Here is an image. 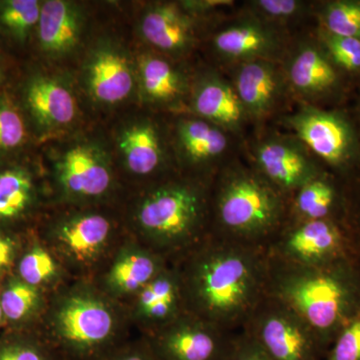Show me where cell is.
<instances>
[{
    "label": "cell",
    "mask_w": 360,
    "mask_h": 360,
    "mask_svg": "<svg viewBox=\"0 0 360 360\" xmlns=\"http://www.w3.org/2000/svg\"><path fill=\"white\" fill-rule=\"evenodd\" d=\"M127 312L143 336L160 330L186 312L179 272L174 265L168 264L130 300Z\"/></svg>",
    "instance_id": "13"
},
{
    "label": "cell",
    "mask_w": 360,
    "mask_h": 360,
    "mask_svg": "<svg viewBox=\"0 0 360 360\" xmlns=\"http://www.w3.org/2000/svg\"><path fill=\"white\" fill-rule=\"evenodd\" d=\"M82 27L84 18L77 4L65 0L44 1L37 25L40 49L51 58L65 56L77 46Z\"/></svg>",
    "instance_id": "19"
},
{
    "label": "cell",
    "mask_w": 360,
    "mask_h": 360,
    "mask_svg": "<svg viewBox=\"0 0 360 360\" xmlns=\"http://www.w3.org/2000/svg\"><path fill=\"white\" fill-rule=\"evenodd\" d=\"M96 360H158L146 338L124 341L115 349Z\"/></svg>",
    "instance_id": "38"
},
{
    "label": "cell",
    "mask_w": 360,
    "mask_h": 360,
    "mask_svg": "<svg viewBox=\"0 0 360 360\" xmlns=\"http://www.w3.org/2000/svg\"><path fill=\"white\" fill-rule=\"evenodd\" d=\"M326 32L338 37L360 39V2L336 1L323 13Z\"/></svg>",
    "instance_id": "33"
},
{
    "label": "cell",
    "mask_w": 360,
    "mask_h": 360,
    "mask_svg": "<svg viewBox=\"0 0 360 360\" xmlns=\"http://www.w3.org/2000/svg\"><path fill=\"white\" fill-rule=\"evenodd\" d=\"M37 187L34 177L22 165L0 169V225L22 221L37 205Z\"/></svg>",
    "instance_id": "23"
},
{
    "label": "cell",
    "mask_w": 360,
    "mask_h": 360,
    "mask_svg": "<svg viewBox=\"0 0 360 360\" xmlns=\"http://www.w3.org/2000/svg\"><path fill=\"white\" fill-rule=\"evenodd\" d=\"M288 206L255 169L229 168L210 195V233L267 248L288 222Z\"/></svg>",
    "instance_id": "5"
},
{
    "label": "cell",
    "mask_w": 360,
    "mask_h": 360,
    "mask_svg": "<svg viewBox=\"0 0 360 360\" xmlns=\"http://www.w3.org/2000/svg\"><path fill=\"white\" fill-rule=\"evenodd\" d=\"M16 276L25 283L49 292L63 285L65 267L44 243H32L18 257Z\"/></svg>",
    "instance_id": "29"
},
{
    "label": "cell",
    "mask_w": 360,
    "mask_h": 360,
    "mask_svg": "<svg viewBox=\"0 0 360 360\" xmlns=\"http://www.w3.org/2000/svg\"><path fill=\"white\" fill-rule=\"evenodd\" d=\"M193 108L201 120L224 131H238L248 117L234 87L215 73H207L196 82Z\"/></svg>",
    "instance_id": "17"
},
{
    "label": "cell",
    "mask_w": 360,
    "mask_h": 360,
    "mask_svg": "<svg viewBox=\"0 0 360 360\" xmlns=\"http://www.w3.org/2000/svg\"><path fill=\"white\" fill-rule=\"evenodd\" d=\"M56 180L63 200L75 203L103 200L115 184L108 158L90 143L77 144L59 158Z\"/></svg>",
    "instance_id": "10"
},
{
    "label": "cell",
    "mask_w": 360,
    "mask_h": 360,
    "mask_svg": "<svg viewBox=\"0 0 360 360\" xmlns=\"http://www.w3.org/2000/svg\"><path fill=\"white\" fill-rule=\"evenodd\" d=\"M347 236L350 257L360 265V212L340 220Z\"/></svg>",
    "instance_id": "40"
},
{
    "label": "cell",
    "mask_w": 360,
    "mask_h": 360,
    "mask_svg": "<svg viewBox=\"0 0 360 360\" xmlns=\"http://www.w3.org/2000/svg\"><path fill=\"white\" fill-rule=\"evenodd\" d=\"M340 193L326 175L300 187L288 200V224L314 220L338 219Z\"/></svg>",
    "instance_id": "24"
},
{
    "label": "cell",
    "mask_w": 360,
    "mask_h": 360,
    "mask_svg": "<svg viewBox=\"0 0 360 360\" xmlns=\"http://www.w3.org/2000/svg\"><path fill=\"white\" fill-rule=\"evenodd\" d=\"M23 103L35 127L44 132L70 127L77 117L75 97L58 78L34 75L23 87Z\"/></svg>",
    "instance_id": "15"
},
{
    "label": "cell",
    "mask_w": 360,
    "mask_h": 360,
    "mask_svg": "<svg viewBox=\"0 0 360 360\" xmlns=\"http://www.w3.org/2000/svg\"><path fill=\"white\" fill-rule=\"evenodd\" d=\"M267 255L266 295L307 324L326 356L360 314V265L347 257L323 266H302Z\"/></svg>",
    "instance_id": "2"
},
{
    "label": "cell",
    "mask_w": 360,
    "mask_h": 360,
    "mask_svg": "<svg viewBox=\"0 0 360 360\" xmlns=\"http://www.w3.org/2000/svg\"><path fill=\"white\" fill-rule=\"evenodd\" d=\"M267 252L283 262L311 267L352 257L347 236L338 219L285 225L267 246Z\"/></svg>",
    "instance_id": "8"
},
{
    "label": "cell",
    "mask_w": 360,
    "mask_h": 360,
    "mask_svg": "<svg viewBox=\"0 0 360 360\" xmlns=\"http://www.w3.org/2000/svg\"><path fill=\"white\" fill-rule=\"evenodd\" d=\"M250 4L257 13L274 20H290L304 8V4L296 0H258Z\"/></svg>",
    "instance_id": "37"
},
{
    "label": "cell",
    "mask_w": 360,
    "mask_h": 360,
    "mask_svg": "<svg viewBox=\"0 0 360 360\" xmlns=\"http://www.w3.org/2000/svg\"><path fill=\"white\" fill-rule=\"evenodd\" d=\"M233 333L186 311L143 338L158 360H224Z\"/></svg>",
    "instance_id": "9"
},
{
    "label": "cell",
    "mask_w": 360,
    "mask_h": 360,
    "mask_svg": "<svg viewBox=\"0 0 360 360\" xmlns=\"http://www.w3.org/2000/svg\"><path fill=\"white\" fill-rule=\"evenodd\" d=\"M213 47L222 58L241 63L255 59L270 60L279 49L274 30L257 21H243L220 30Z\"/></svg>",
    "instance_id": "21"
},
{
    "label": "cell",
    "mask_w": 360,
    "mask_h": 360,
    "mask_svg": "<svg viewBox=\"0 0 360 360\" xmlns=\"http://www.w3.org/2000/svg\"><path fill=\"white\" fill-rule=\"evenodd\" d=\"M4 321H4V312H2L1 304H0V326Z\"/></svg>",
    "instance_id": "43"
},
{
    "label": "cell",
    "mask_w": 360,
    "mask_h": 360,
    "mask_svg": "<svg viewBox=\"0 0 360 360\" xmlns=\"http://www.w3.org/2000/svg\"><path fill=\"white\" fill-rule=\"evenodd\" d=\"M288 123L298 139L329 165L340 167L349 158L352 130L340 116L302 106Z\"/></svg>",
    "instance_id": "14"
},
{
    "label": "cell",
    "mask_w": 360,
    "mask_h": 360,
    "mask_svg": "<svg viewBox=\"0 0 360 360\" xmlns=\"http://www.w3.org/2000/svg\"><path fill=\"white\" fill-rule=\"evenodd\" d=\"M321 39L333 60L347 70L360 68V39L338 37L328 32L321 33Z\"/></svg>",
    "instance_id": "34"
},
{
    "label": "cell",
    "mask_w": 360,
    "mask_h": 360,
    "mask_svg": "<svg viewBox=\"0 0 360 360\" xmlns=\"http://www.w3.org/2000/svg\"><path fill=\"white\" fill-rule=\"evenodd\" d=\"M177 139L186 160L206 165L219 160L227 149L224 130L205 120H184L177 127Z\"/></svg>",
    "instance_id": "27"
},
{
    "label": "cell",
    "mask_w": 360,
    "mask_h": 360,
    "mask_svg": "<svg viewBox=\"0 0 360 360\" xmlns=\"http://www.w3.org/2000/svg\"><path fill=\"white\" fill-rule=\"evenodd\" d=\"M241 331L274 360H323L319 341L307 324L288 305L265 295Z\"/></svg>",
    "instance_id": "7"
},
{
    "label": "cell",
    "mask_w": 360,
    "mask_h": 360,
    "mask_svg": "<svg viewBox=\"0 0 360 360\" xmlns=\"http://www.w3.org/2000/svg\"><path fill=\"white\" fill-rule=\"evenodd\" d=\"M27 141L22 113L11 97L0 94V163L20 153Z\"/></svg>",
    "instance_id": "31"
},
{
    "label": "cell",
    "mask_w": 360,
    "mask_h": 360,
    "mask_svg": "<svg viewBox=\"0 0 360 360\" xmlns=\"http://www.w3.org/2000/svg\"><path fill=\"white\" fill-rule=\"evenodd\" d=\"M255 172L288 200L300 187L322 175L297 142L270 137L258 144Z\"/></svg>",
    "instance_id": "12"
},
{
    "label": "cell",
    "mask_w": 360,
    "mask_h": 360,
    "mask_svg": "<svg viewBox=\"0 0 360 360\" xmlns=\"http://www.w3.org/2000/svg\"><path fill=\"white\" fill-rule=\"evenodd\" d=\"M41 6L37 0L0 1V32L22 44L39 25Z\"/></svg>",
    "instance_id": "30"
},
{
    "label": "cell",
    "mask_w": 360,
    "mask_h": 360,
    "mask_svg": "<svg viewBox=\"0 0 360 360\" xmlns=\"http://www.w3.org/2000/svg\"><path fill=\"white\" fill-rule=\"evenodd\" d=\"M0 360H63L40 335L14 333L0 338Z\"/></svg>",
    "instance_id": "32"
},
{
    "label": "cell",
    "mask_w": 360,
    "mask_h": 360,
    "mask_svg": "<svg viewBox=\"0 0 360 360\" xmlns=\"http://www.w3.org/2000/svg\"><path fill=\"white\" fill-rule=\"evenodd\" d=\"M233 87L248 117L257 120L269 115L278 101L281 75L267 59L245 61L236 71Z\"/></svg>",
    "instance_id": "18"
},
{
    "label": "cell",
    "mask_w": 360,
    "mask_h": 360,
    "mask_svg": "<svg viewBox=\"0 0 360 360\" xmlns=\"http://www.w3.org/2000/svg\"><path fill=\"white\" fill-rule=\"evenodd\" d=\"M288 77L297 94L309 97L330 89L335 84L338 75L319 49L304 44L291 58Z\"/></svg>",
    "instance_id": "25"
},
{
    "label": "cell",
    "mask_w": 360,
    "mask_h": 360,
    "mask_svg": "<svg viewBox=\"0 0 360 360\" xmlns=\"http://www.w3.org/2000/svg\"><path fill=\"white\" fill-rule=\"evenodd\" d=\"M169 262L135 239L120 243L94 283L115 302H130Z\"/></svg>",
    "instance_id": "11"
},
{
    "label": "cell",
    "mask_w": 360,
    "mask_h": 360,
    "mask_svg": "<svg viewBox=\"0 0 360 360\" xmlns=\"http://www.w3.org/2000/svg\"><path fill=\"white\" fill-rule=\"evenodd\" d=\"M40 333L63 360H96L127 341L129 312L89 279L52 292Z\"/></svg>",
    "instance_id": "3"
},
{
    "label": "cell",
    "mask_w": 360,
    "mask_h": 360,
    "mask_svg": "<svg viewBox=\"0 0 360 360\" xmlns=\"http://www.w3.org/2000/svg\"><path fill=\"white\" fill-rule=\"evenodd\" d=\"M323 360H360V314L336 338Z\"/></svg>",
    "instance_id": "35"
},
{
    "label": "cell",
    "mask_w": 360,
    "mask_h": 360,
    "mask_svg": "<svg viewBox=\"0 0 360 360\" xmlns=\"http://www.w3.org/2000/svg\"><path fill=\"white\" fill-rule=\"evenodd\" d=\"M188 314L236 333L266 295L267 248L208 234L172 262Z\"/></svg>",
    "instance_id": "1"
},
{
    "label": "cell",
    "mask_w": 360,
    "mask_h": 360,
    "mask_svg": "<svg viewBox=\"0 0 360 360\" xmlns=\"http://www.w3.org/2000/svg\"><path fill=\"white\" fill-rule=\"evenodd\" d=\"M20 253L18 239L6 231L0 229V281L8 276L15 267Z\"/></svg>",
    "instance_id": "39"
},
{
    "label": "cell",
    "mask_w": 360,
    "mask_h": 360,
    "mask_svg": "<svg viewBox=\"0 0 360 360\" xmlns=\"http://www.w3.org/2000/svg\"><path fill=\"white\" fill-rule=\"evenodd\" d=\"M46 295L20 277H9L0 291L4 321L13 326H23L42 317L49 302Z\"/></svg>",
    "instance_id": "28"
},
{
    "label": "cell",
    "mask_w": 360,
    "mask_h": 360,
    "mask_svg": "<svg viewBox=\"0 0 360 360\" xmlns=\"http://www.w3.org/2000/svg\"><path fill=\"white\" fill-rule=\"evenodd\" d=\"M118 146L125 167L131 174L148 176L162 165V146L153 123L139 122L125 127L118 139Z\"/></svg>",
    "instance_id": "22"
},
{
    "label": "cell",
    "mask_w": 360,
    "mask_h": 360,
    "mask_svg": "<svg viewBox=\"0 0 360 360\" xmlns=\"http://www.w3.org/2000/svg\"><path fill=\"white\" fill-rule=\"evenodd\" d=\"M134 239L169 264L210 234V195L193 180H172L148 189L132 212Z\"/></svg>",
    "instance_id": "4"
},
{
    "label": "cell",
    "mask_w": 360,
    "mask_h": 360,
    "mask_svg": "<svg viewBox=\"0 0 360 360\" xmlns=\"http://www.w3.org/2000/svg\"><path fill=\"white\" fill-rule=\"evenodd\" d=\"M137 77L142 96L151 103L168 105L177 103L186 91L184 75L158 56H142Z\"/></svg>",
    "instance_id": "26"
},
{
    "label": "cell",
    "mask_w": 360,
    "mask_h": 360,
    "mask_svg": "<svg viewBox=\"0 0 360 360\" xmlns=\"http://www.w3.org/2000/svg\"><path fill=\"white\" fill-rule=\"evenodd\" d=\"M141 30L149 44L167 53H182L193 44V21L179 4L149 8L142 18Z\"/></svg>",
    "instance_id": "20"
},
{
    "label": "cell",
    "mask_w": 360,
    "mask_h": 360,
    "mask_svg": "<svg viewBox=\"0 0 360 360\" xmlns=\"http://www.w3.org/2000/svg\"><path fill=\"white\" fill-rule=\"evenodd\" d=\"M6 79V73H4V68H2L1 63H0V84Z\"/></svg>",
    "instance_id": "42"
},
{
    "label": "cell",
    "mask_w": 360,
    "mask_h": 360,
    "mask_svg": "<svg viewBox=\"0 0 360 360\" xmlns=\"http://www.w3.org/2000/svg\"><path fill=\"white\" fill-rule=\"evenodd\" d=\"M87 89L97 103H122L134 87L131 63L123 51L111 45L98 47L87 61L85 68Z\"/></svg>",
    "instance_id": "16"
},
{
    "label": "cell",
    "mask_w": 360,
    "mask_h": 360,
    "mask_svg": "<svg viewBox=\"0 0 360 360\" xmlns=\"http://www.w3.org/2000/svg\"><path fill=\"white\" fill-rule=\"evenodd\" d=\"M224 360H274L264 348L243 331L233 333Z\"/></svg>",
    "instance_id": "36"
},
{
    "label": "cell",
    "mask_w": 360,
    "mask_h": 360,
    "mask_svg": "<svg viewBox=\"0 0 360 360\" xmlns=\"http://www.w3.org/2000/svg\"><path fill=\"white\" fill-rule=\"evenodd\" d=\"M118 227L112 217L96 210L71 212L54 220L44 243L68 274L78 279L103 269L120 246Z\"/></svg>",
    "instance_id": "6"
},
{
    "label": "cell",
    "mask_w": 360,
    "mask_h": 360,
    "mask_svg": "<svg viewBox=\"0 0 360 360\" xmlns=\"http://www.w3.org/2000/svg\"><path fill=\"white\" fill-rule=\"evenodd\" d=\"M231 0H193L181 2L180 6L186 13H202L217 8V7L231 6Z\"/></svg>",
    "instance_id": "41"
}]
</instances>
